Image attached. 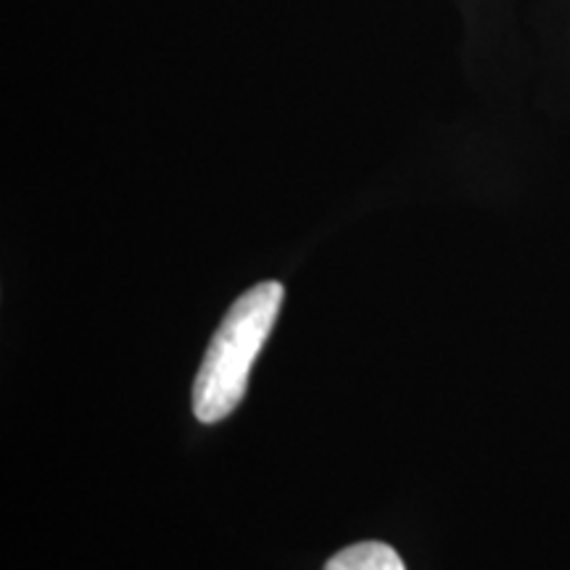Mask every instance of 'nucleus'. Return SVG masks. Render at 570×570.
<instances>
[{
	"instance_id": "nucleus-1",
	"label": "nucleus",
	"mask_w": 570,
	"mask_h": 570,
	"mask_svg": "<svg viewBox=\"0 0 570 570\" xmlns=\"http://www.w3.org/2000/svg\"><path fill=\"white\" fill-rule=\"evenodd\" d=\"M283 304V285L265 281L235 298L198 370L194 383V415L202 423H217L246 396L248 373L265 348Z\"/></svg>"
},
{
	"instance_id": "nucleus-2",
	"label": "nucleus",
	"mask_w": 570,
	"mask_h": 570,
	"mask_svg": "<svg viewBox=\"0 0 570 570\" xmlns=\"http://www.w3.org/2000/svg\"><path fill=\"white\" fill-rule=\"evenodd\" d=\"M325 570H407L399 554L381 541H362V544L341 550L327 560Z\"/></svg>"
}]
</instances>
